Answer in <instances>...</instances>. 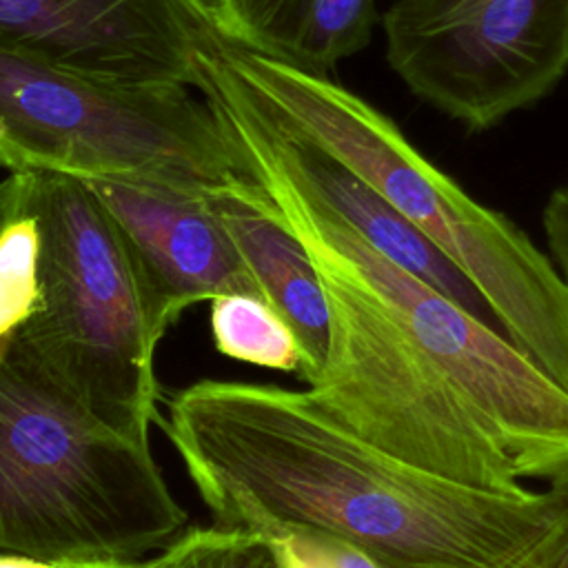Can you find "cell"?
I'll use <instances>...</instances> for the list:
<instances>
[{
  "label": "cell",
  "instance_id": "obj_3",
  "mask_svg": "<svg viewBox=\"0 0 568 568\" xmlns=\"http://www.w3.org/2000/svg\"><path fill=\"white\" fill-rule=\"evenodd\" d=\"M224 51L295 129L406 215L466 275L501 333L568 390V284L548 253L473 200L359 95L229 42Z\"/></svg>",
  "mask_w": 568,
  "mask_h": 568
},
{
  "label": "cell",
  "instance_id": "obj_20",
  "mask_svg": "<svg viewBox=\"0 0 568 568\" xmlns=\"http://www.w3.org/2000/svg\"><path fill=\"white\" fill-rule=\"evenodd\" d=\"M4 215H7V209H4V189H2V182H0V224H2Z\"/></svg>",
  "mask_w": 568,
  "mask_h": 568
},
{
  "label": "cell",
  "instance_id": "obj_2",
  "mask_svg": "<svg viewBox=\"0 0 568 568\" xmlns=\"http://www.w3.org/2000/svg\"><path fill=\"white\" fill-rule=\"evenodd\" d=\"M2 189L40 233V302L11 339L87 413L151 446L162 415L155 351L178 317L84 180L11 173Z\"/></svg>",
  "mask_w": 568,
  "mask_h": 568
},
{
  "label": "cell",
  "instance_id": "obj_7",
  "mask_svg": "<svg viewBox=\"0 0 568 568\" xmlns=\"http://www.w3.org/2000/svg\"><path fill=\"white\" fill-rule=\"evenodd\" d=\"M260 186L284 220L317 235L390 311L488 417L532 484H568V390L499 328L379 255L339 220L282 186Z\"/></svg>",
  "mask_w": 568,
  "mask_h": 568
},
{
  "label": "cell",
  "instance_id": "obj_6",
  "mask_svg": "<svg viewBox=\"0 0 568 568\" xmlns=\"http://www.w3.org/2000/svg\"><path fill=\"white\" fill-rule=\"evenodd\" d=\"M284 222L315 262L331 308L328 355L306 388L313 402L364 442L428 473L499 493L532 488L497 428L390 311L317 235Z\"/></svg>",
  "mask_w": 568,
  "mask_h": 568
},
{
  "label": "cell",
  "instance_id": "obj_15",
  "mask_svg": "<svg viewBox=\"0 0 568 568\" xmlns=\"http://www.w3.org/2000/svg\"><path fill=\"white\" fill-rule=\"evenodd\" d=\"M253 532L266 541L280 568H393L362 544L317 526L266 521Z\"/></svg>",
  "mask_w": 568,
  "mask_h": 568
},
{
  "label": "cell",
  "instance_id": "obj_10",
  "mask_svg": "<svg viewBox=\"0 0 568 568\" xmlns=\"http://www.w3.org/2000/svg\"><path fill=\"white\" fill-rule=\"evenodd\" d=\"M87 184L118 220L175 317L220 295L264 300L206 195L124 180Z\"/></svg>",
  "mask_w": 568,
  "mask_h": 568
},
{
  "label": "cell",
  "instance_id": "obj_16",
  "mask_svg": "<svg viewBox=\"0 0 568 568\" xmlns=\"http://www.w3.org/2000/svg\"><path fill=\"white\" fill-rule=\"evenodd\" d=\"M173 568H280L266 541L253 530L197 528Z\"/></svg>",
  "mask_w": 568,
  "mask_h": 568
},
{
  "label": "cell",
  "instance_id": "obj_9",
  "mask_svg": "<svg viewBox=\"0 0 568 568\" xmlns=\"http://www.w3.org/2000/svg\"><path fill=\"white\" fill-rule=\"evenodd\" d=\"M0 44L122 87H193L224 44L209 0H0Z\"/></svg>",
  "mask_w": 568,
  "mask_h": 568
},
{
  "label": "cell",
  "instance_id": "obj_11",
  "mask_svg": "<svg viewBox=\"0 0 568 568\" xmlns=\"http://www.w3.org/2000/svg\"><path fill=\"white\" fill-rule=\"evenodd\" d=\"M206 200L233 237L264 302L291 326L302 353L300 377L311 386L328 355L331 308L304 242L253 180L211 193Z\"/></svg>",
  "mask_w": 568,
  "mask_h": 568
},
{
  "label": "cell",
  "instance_id": "obj_8",
  "mask_svg": "<svg viewBox=\"0 0 568 568\" xmlns=\"http://www.w3.org/2000/svg\"><path fill=\"white\" fill-rule=\"evenodd\" d=\"M406 89L481 133L568 75V0H395L379 18Z\"/></svg>",
  "mask_w": 568,
  "mask_h": 568
},
{
  "label": "cell",
  "instance_id": "obj_17",
  "mask_svg": "<svg viewBox=\"0 0 568 568\" xmlns=\"http://www.w3.org/2000/svg\"><path fill=\"white\" fill-rule=\"evenodd\" d=\"M548 255L568 284V184L557 186L541 211Z\"/></svg>",
  "mask_w": 568,
  "mask_h": 568
},
{
  "label": "cell",
  "instance_id": "obj_13",
  "mask_svg": "<svg viewBox=\"0 0 568 568\" xmlns=\"http://www.w3.org/2000/svg\"><path fill=\"white\" fill-rule=\"evenodd\" d=\"M211 335L226 357L300 375L302 353L291 326L260 297L231 293L211 300Z\"/></svg>",
  "mask_w": 568,
  "mask_h": 568
},
{
  "label": "cell",
  "instance_id": "obj_5",
  "mask_svg": "<svg viewBox=\"0 0 568 568\" xmlns=\"http://www.w3.org/2000/svg\"><path fill=\"white\" fill-rule=\"evenodd\" d=\"M0 166L195 195L253 180L191 87L98 82L2 44Z\"/></svg>",
  "mask_w": 568,
  "mask_h": 568
},
{
  "label": "cell",
  "instance_id": "obj_18",
  "mask_svg": "<svg viewBox=\"0 0 568 568\" xmlns=\"http://www.w3.org/2000/svg\"><path fill=\"white\" fill-rule=\"evenodd\" d=\"M513 568H568V506Z\"/></svg>",
  "mask_w": 568,
  "mask_h": 568
},
{
  "label": "cell",
  "instance_id": "obj_12",
  "mask_svg": "<svg viewBox=\"0 0 568 568\" xmlns=\"http://www.w3.org/2000/svg\"><path fill=\"white\" fill-rule=\"evenodd\" d=\"M220 36L251 53L326 75L368 47L375 0H209Z\"/></svg>",
  "mask_w": 568,
  "mask_h": 568
},
{
  "label": "cell",
  "instance_id": "obj_4",
  "mask_svg": "<svg viewBox=\"0 0 568 568\" xmlns=\"http://www.w3.org/2000/svg\"><path fill=\"white\" fill-rule=\"evenodd\" d=\"M186 521L151 446L95 419L0 337V555L142 561Z\"/></svg>",
  "mask_w": 568,
  "mask_h": 568
},
{
  "label": "cell",
  "instance_id": "obj_1",
  "mask_svg": "<svg viewBox=\"0 0 568 568\" xmlns=\"http://www.w3.org/2000/svg\"><path fill=\"white\" fill-rule=\"evenodd\" d=\"M158 426L215 526H317L393 568H513L568 506V484L499 493L417 468L308 390L200 379L171 393Z\"/></svg>",
  "mask_w": 568,
  "mask_h": 568
},
{
  "label": "cell",
  "instance_id": "obj_14",
  "mask_svg": "<svg viewBox=\"0 0 568 568\" xmlns=\"http://www.w3.org/2000/svg\"><path fill=\"white\" fill-rule=\"evenodd\" d=\"M0 224V337L29 320L40 302V233L36 217L7 206Z\"/></svg>",
  "mask_w": 568,
  "mask_h": 568
},
{
  "label": "cell",
  "instance_id": "obj_19",
  "mask_svg": "<svg viewBox=\"0 0 568 568\" xmlns=\"http://www.w3.org/2000/svg\"><path fill=\"white\" fill-rule=\"evenodd\" d=\"M197 535V528H189L182 537H178L171 546H166L164 550L142 559V561H131L126 568H173L178 564V559L186 552V548L193 544Z\"/></svg>",
  "mask_w": 568,
  "mask_h": 568
}]
</instances>
